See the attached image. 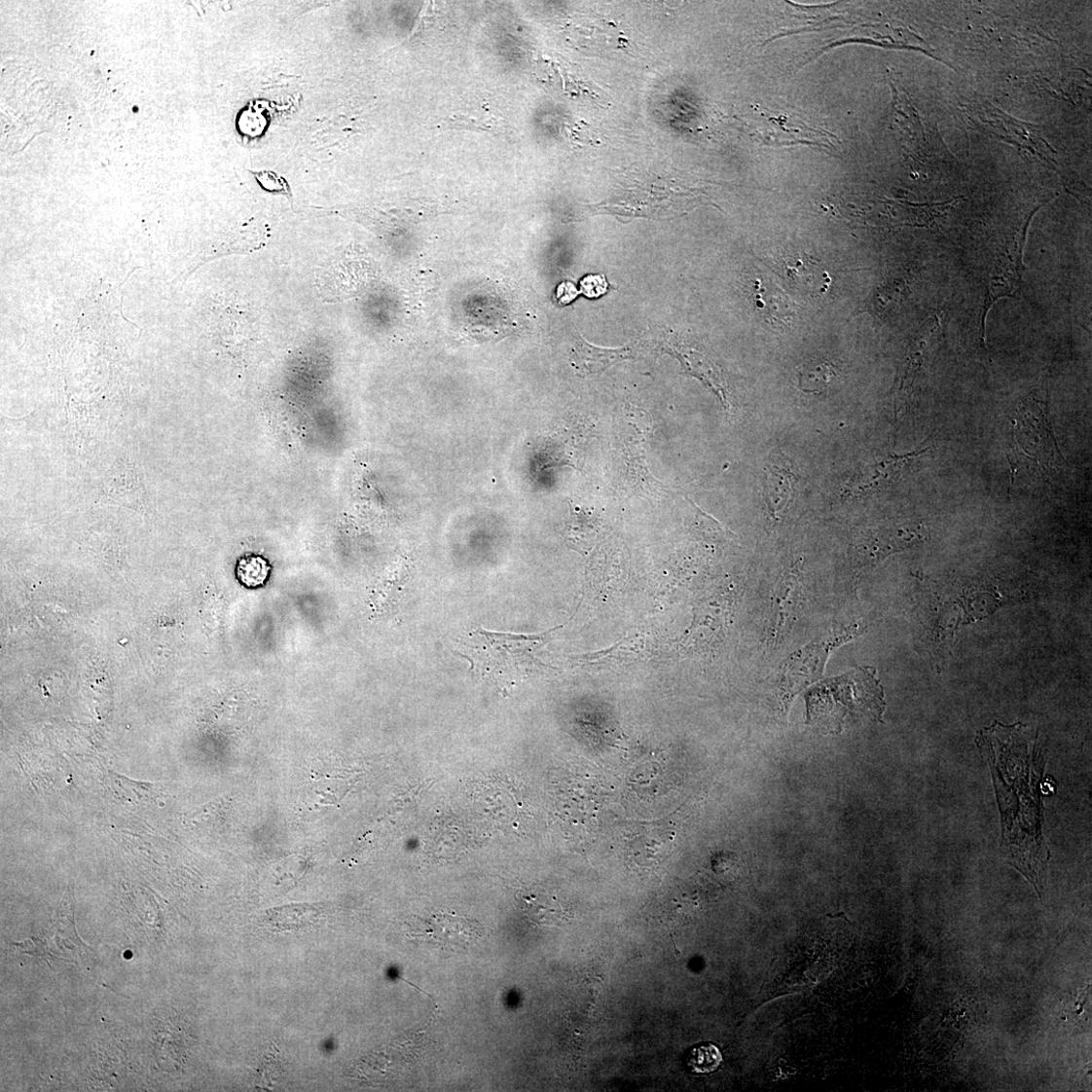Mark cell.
Returning <instances> with one entry per match:
<instances>
[{
	"mask_svg": "<svg viewBox=\"0 0 1092 1092\" xmlns=\"http://www.w3.org/2000/svg\"><path fill=\"white\" fill-rule=\"evenodd\" d=\"M861 630L853 627L829 632L819 640L794 654L783 670L782 687L787 693H797L801 688L818 680L831 651L859 635Z\"/></svg>",
	"mask_w": 1092,
	"mask_h": 1092,
	"instance_id": "cell-3",
	"label": "cell"
},
{
	"mask_svg": "<svg viewBox=\"0 0 1092 1092\" xmlns=\"http://www.w3.org/2000/svg\"><path fill=\"white\" fill-rule=\"evenodd\" d=\"M607 291L608 282L603 274H590L581 281V293L587 298H600Z\"/></svg>",
	"mask_w": 1092,
	"mask_h": 1092,
	"instance_id": "cell-13",
	"label": "cell"
},
{
	"mask_svg": "<svg viewBox=\"0 0 1092 1092\" xmlns=\"http://www.w3.org/2000/svg\"><path fill=\"white\" fill-rule=\"evenodd\" d=\"M803 577L798 564L786 568L780 577L767 613L765 640L769 647L783 641L792 630L803 607Z\"/></svg>",
	"mask_w": 1092,
	"mask_h": 1092,
	"instance_id": "cell-2",
	"label": "cell"
},
{
	"mask_svg": "<svg viewBox=\"0 0 1092 1092\" xmlns=\"http://www.w3.org/2000/svg\"><path fill=\"white\" fill-rule=\"evenodd\" d=\"M421 933L420 937L432 938L447 947L465 949L479 938L480 928L477 922L463 918L435 916Z\"/></svg>",
	"mask_w": 1092,
	"mask_h": 1092,
	"instance_id": "cell-6",
	"label": "cell"
},
{
	"mask_svg": "<svg viewBox=\"0 0 1092 1092\" xmlns=\"http://www.w3.org/2000/svg\"><path fill=\"white\" fill-rule=\"evenodd\" d=\"M836 376L835 369L829 363L824 362L802 371L799 377V385L803 392L819 394L824 391Z\"/></svg>",
	"mask_w": 1092,
	"mask_h": 1092,
	"instance_id": "cell-10",
	"label": "cell"
},
{
	"mask_svg": "<svg viewBox=\"0 0 1092 1092\" xmlns=\"http://www.w3.org/2000/svg\"><path fill=\"white\" fill-rule=\"evenodd\" d=\"M546 635L520 636L477 629L462 637L459 655L470 662V671L477 677L500 690L507 689L535 665L533 654Z\"/></svg>",
	"mask_w": 1092,
	"mask_h": 1092,
	"instance_id": "cell-1",
	"label": "cell"
},
{
	"mask_svg": "<svg viewBox=\"0 0 1092 1092\" xmlns=\"http://www.w3.org/2000/svg\"><path fill=\"white\" fill-rule=\"evenodd\" d=\"M634 350L631 346L620 348H601L582 340L574 352L577 371L583 376L601 374L619 361L631 359Z\"/></svg>",
	"mask_w": 1092,
	"mask_h": 1092,
	"instance_id": "cell-7",
	"label": "cell"
},
{
	"mask_svg": "<svg viewBox=\"0 0 1092 1092\" xmlns=\"http://www.w3.org/2000/svg\"><path fill=\"white\" fill-rule=\"evenodd\" d=\"M722 1062L719 1049L712 1044H704L694 1047L687 1054L689 1070L698 1074L713 1073Z\"/></svg>",
	"mask_w": 1092,
	"mask_h": 1092,
	"instance_id": "cell-9",
	"label": "cell"
},
{
	"mask_svg": "<svg viewBox=\"0 0 1092 1092\" xmlns=\"http://www.w3.org/2000/svg\"><path fill=\"white\" fill-rule=\"evenodd\" d=\"M752 299L756 308L764 311L765 318L774 324H787L788 320H792L790 301L779 292L769 291L764 283L762 285L761 279H757L753 287Z\"/></svg>",
	"mask_w": 1092,
	"mask_h": 1092,
	"instance_id": "cell-8",
	"label": "cell"
},
{
	"mask_svg": "<svg viewBox=\"0 0 1092 1092\" xmlns=\"http://www.w3.org/2000/svg\"><path fill=\"white\" fill-rule=\"evenodd\" d=\"M1016 284V277L1011 273L1005 274L1003 276H998L991 280L990 293H988L986 297L981 316V338L983 341L985 331V318L988 313V309H990V308L998 299L1015 295V291L1017 289Z\"/></svg>",
	"mask_w": 1092,
	"mask_h": 1092,
	"instance_id": "cell-11",
	"label": "cell"
},
{
	"mask_svg": "<svg viewBox=\"0 0 1092 1092\" xmlns=\"http://www.w3.org/2000/svg\"><path fill=\"white\" fill-rule=\"evenodd\" d=\"M249 172L254 176L257 184L268 193L281 195L289 200L293 206V193L290 184L274 171L263 170Z\"/></svg>",
	"mask_w": 1092,
	"mask_h": 1092,
	"instance_id": "cell-12",
	"label": "cell"
},
{
	"mask_svg": "<svg viewBox=\"0 0 1092 1092\" xmlns=\"http://www.w3.org/2000/svg\"><path fill=\"white\" fill-rule=\"evenodd\" d=\"M798 478L783 454L770 456L765 465V501L774 524L788 506Z\"/></svg>",
	"mask_w": 1092,
	"mask_h": 1092,
	"instance_id": "cell-5",
	"label": "cell"
},
{
	"mask_svg": "<svg viewBox=\"0 0 1092 1092\" xmlns=\"http://www.w3.org/2000/svg\"><path fill=\"white\" fill-rule=\"evenodd\" d=\"M923 538L919 528H883L865 533L855 545V561L860 568L871 566L890 555L910 548Z\"/></svg>",
	"mask_w": 1092,
	"mask_h": 1092,
	"instance_id": "cell-4",
	"label": "cell"
},
{
	"mask_svg": "<svg viewBox=\"0 0 1092 1092\" xmlns=\"http://www.w3.org/2000/svg\"><path fill=\"white\" fill-rule=\"evenodd\" d=\"M578 294L579 293L573 283L563 282L558 289L557 297L560 303L568 304L571 301H574L577 298Z\"/></svg>",
	"mask_w": 1092,
	"mask_h": 1092,
	"instance_id": "cell-14",
	"label": "cell"
}]
</instances>
